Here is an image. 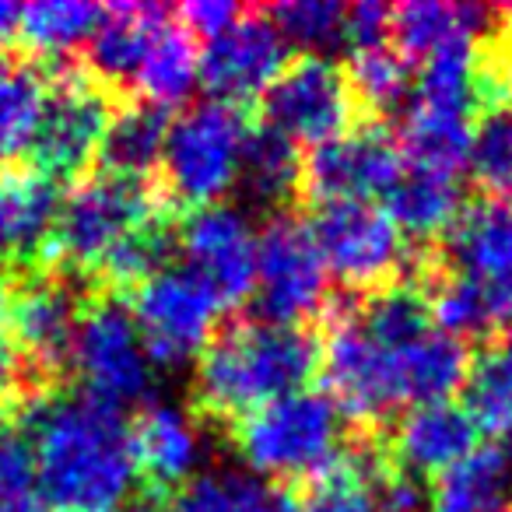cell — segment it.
<instances>
[{
    "instance_id": "cell-41",
    "label": "cell",
    "mask_w": 512,
    "mask_h": 512,
    "mask_svg": "<svg viewBox=\"0 0 512 512\" xmlns=\"http://www.w3.org/2000/svg\"><path fill=\"white\" fill-rule=\"evenodd\" d=\"M239 15H242V8H235L228 0H193V4L179 8L183 29L190 32V36L197 32V36H207V39H214L221 29H228Z\"/></svg>"
},
{
    "instance_id": "cell-21",
    "label": "cell",
    "mask_w": 512,
    "mask_h": 512,
    "mask_svg": "<svg viewBox=\"0 0 512 512\" xmlns=\"http://www.w3.org/2000/svg\"><path fill=\"white\" fill-rule=\"evenodd\" d=\"M477 425L467 407H456L449 400L439 404H418L397 421L393 449L407 474H442L453 463L474 449Z\"/></svg>"
},
{
    "instance_id": "cell-6",
    "label": "cell",
    "mask_w": 512,
    "mask_h": 512,
    "mask_svg": "<svg viewBox=\"0 0 512 512\" xmlns=\"http://www.w3.org/2000/svg\"><path fill=\"white\" fill-rule=\"evenodd\" d=\"M71 362L85 393L106 407L141 404L155 386V362L148 358L130 309L116 299L99 295L81 306L71 341Z\"/></svg>"
},
{
    "instance_id": "cell-8",
    "label": "cell",
    "mask_w": 512,
    "mask_h": 512,
    "mask_svg": "<svg viewBox=\"0 0 512 512\" xmlns=\"http://www.w3.org/2000/svg\"><path fill=\"white\" fill-rule=\"evenodd\" d=\"M309 232L323 267L351 288L390 285V274L404 264V235L369 200H323Z\"/></svg>"
},
{
    "instance_id": "cell-7",
    "label": "cell",
    "mask_w": 512,
    "mask_h": 512,
    "mask_svg": "<svg viewBox=\"0 0 512 512\" xmlns=\"http://www.w3.org/2000/svg\"><path fill=\"white\" fill-rule=\"evenodd\" d=\"M130 316L155 365L179 369L211 344L221 302L186 267H162L130 295Z\"/></svg>"
},
{
    "instance_id": "cell-20",
    "label": "cell",
    "mask_w": 512,
    "mask_h": 512,
    "mask_svg": "<svg viewBox=\"0 0 512 512\" xmlns=\"http://www.w3.org/2000/svg\"><path fill=\"white\" fill-rule=\"evenodd\" d=\"M383 351H386V362H390L397 407L439 404V400H449V393H456L467 383V372H470L467 348L456 337L442 334L439 327L414 337V341Z\"/></svg>"
},
{
    "instance_id": "cell-30",
    "label": "cell",
    "mask_w": 512,
    "mask_h": 512,
    "mask_svg": "<svg viewBox=\"0 0 512 512\" xmlns=\"http://www.w3.org/2000/svg\"><path fill=\"white\" fill-rule=\"evenodd\" d=\"M99 4H85V0H39L29 4L18 15V36L25 39L32 53L43 57H67L81 43L95 36L102 22Z\"/></svg>"
},
{
    "instance_id": "cell-22",
    "label": "cell",
    "mask_w": 512,
    "mask_h": 512,
    "mask_svg": "<svg viewBox=\"0 0 512 512\" xmlns=\"http://www.w3.org/2000/svg\"><path fill=\"white\" fill-rule=\"evenodd\" d=\"M495 11L481 4H442V0H411L393 11L390 25L397 50L404 57L425 60L453 43H477L484 32H495Z\"/></svg>"
},
{
    "instance_id": "cell-32",
    "label": "cell",
    "mask_w": 512,
    "mask_h": 512,
    "mask_svg": "<svg viewBox=\"0 0 512 512\" xmlns=\"http://www.w3.org/2000/svg\"><path fill=\"white\" fill-rule=\"evenodd\" d=\"M169 512H295L278 491L260 477L235 474V470H214V474L193 477L176 498Z\"/></svg>"
},
{
    "instance_id": "cell-2",
    "label": "cell",
    "mask_w": 512,
    "mask_h": 512,
    "mask_svg": "<svg viewBox=\"0 0 512 512\" xmlns=\"http://www.w3.org/2000/svg\"><path fill=\"white\" fill-rule=\"evenodd\" d=\"M320 348L299 327L242 320L211 337L200 351L193 400L207 418L239 421L256 407L302 390L316 372Z\"/></svg>"
},
{
    "instance_id": "cell-3",
    "label": "cell",
    "mask_w": 512,
    "mask_h": 512,
    "mask_svg": "<svg viewBox=\"0 0 512 512\" xmlns=\"http://www.w3.org/2000/svg\"><path fill=\"white\" fill-rule=\"evenodd\" d=\"M235 453L271 481H320L341 460V411L323 393L295 390L232 421Z\"/></svg>"
},
{
    "instance_id": "cell-23",
    "label": "cell",
    "mask_w": 512,
    "mask_h": 512,
    "mask_svg": "<svg viewBox=\"0 0 512 512\" xmlns=\"http://www.w3.org/2000/svg\"><path fill=\"white\" fill-rule=\"evenodd\" d=\"M432 512H512V463L505 449H470L442 470L428 495Z\"/></svg>"
},
{
    "instance_id": "cell-26",
    "label": "cell",
    "mask_w": 512,
    "mask_h": 512,
    "mask_svg": "<svg viewBox=\"0 0 512 512\" xmlns=\"http://www.w3.org/2000/svg\"><path fill=\"white\" fill-rule=\"evenodd\" d=\"M165 8L158 4H116L102 11V22L95 36L88 39V64L109 85H134L137 64L148 46L151 25L158 22Z\"/></svg>"
},
{
    "instance_id": "cell-9",
    "label": "cell",
    "mask_w": 512,
    "mask_h": 512,
    "mask_svg": "<svg viewBox=\"0 0 512 512\" xmlns=\"http://www.w3.org/2000/svg\"><path fill=\"white\" fill-rule=\"evenodd\" d=\"M256 292L260 313L271 323L299 327V320L323 313L327 267L313 232L299 218L278 214L256 239Z\"/></svg>"
},
{
    "instance_id": "cell-47",
    "label": "cell",
    "mask_w": 512,
    "mask_h": 512,
    "mask_svg": "<svg viewBox=\"0 0 512 512\" xmlns=\"http://www.w3.org/2000/svg\"><path fill=\"white\" fill-rule=\"evenodd\" d=\"M502 29H505V32H509V39H512V22H509V25H502Z\"/></svg>"
},
{
    "instance_id": "cell-43",
    "label": "cell",
    "mask_w": 512,
    "mask_h": 512,
    "mask_svg": "<svg viewBox=\"0 0 512 512\" xmlns=\"http://www.w3.org/2000/svg\"><path fill=\"white\" fill-rule=\"evenodd\" d=\"M18 15H22V8H18V4L0 0V46H8L11 36H18Z\"/></svg>"
},
{
    "instance_id": "cell-18",
    "label": "cell",
    "mask_w": 512,
    "mask_h": 512,
    "mask_svg": "<svg viewBox=\"0 0 512 512\" xmlns=\"http://www.w3.org/2000/svg\"><path fill=\"white\" fill-rule=\"evenodd\" d=\"M57 179L39 169H0V260L15 274L36 271L53 249L60 218Z\"/></svg>"
},
{
    "instance_id": "cell-45",
    "label": "cell",
    "mask_w": 512,
    "mask_h": 512,
    "mask_svg": "<svg viewBox=\"0 0 512 512\" xmlns=\"http://www.w3.org/2000/svg\"><path fill=\"white\" fill-rule=\"evenodd\" d=\"M109 512H155V509H148V505H116Z\"/></svg>"
},
{
    "instance_id": "cell-1",
    "label": "cell",
    "mask_w": 512,
    "mask_h": 512,
    "mask_svg": "<svg viewBox=\"0 0 512 512\" xmlns=\"http://www.w3.org/2000/svg\"><path fill=\"white\" fill-rule=\"evenodd\" d=\"M25 439L43 495L64 512H109L137 477L130 428L88 393H43L25 404Z\"/></svg>"
},
{
    "instance_id": "cell-12",
    "label": "cell",
    "mask_w": 512,
    "mask_h": 512,
    "mask_svg": "<svg viewBox=\"0 0 512 512\" xmlns=\"http://www.w3.org/2000/svg\"><path fill=\"white\" fill-rule=\"evenodd\" d=\"M0 313L11 344L29 369H36L43 379H53L64 369L81 316V302L67 281L43 271L22 274Z\"/></svg>"
},
{
    "instance_id": "cell-39",
    "label": "cell",
    "mask_w": 512,
    "mask_h": 512,
    "mask_svg": "<svg viewBox=\"0 0 512 512\" xmlns=\"http://www.w3.org/2000/svg\"><path fill=\"white\" fill-rule=\"evenodd\" d=\"M390 18H393V11L386 8V4H376V0L351 4L348 18H344V43H348L351 50L383 43L386 32H390Z\"/></svg>"
},
{
    "instance_id": "cell-36",
    "label": "cell",
    "mask_w": 512,
    "mask_h": 512,
    "mask_svg": "<svg viewBox=\"0 0 512 512\" xmlns=\"http://www.w3.org/2000/svg\"><path fill=\"white\" fill-rule=\"evenodd\" d=\"M344 78L351 85V95H358L365 106L379 109V113L397 109L411 92V67L390 39L351 50V64Z\"/></svg>"
},
{
    "instance_id": "cell-35",
    "label": "cell",
    "mask_w": 512,
    "mask_h": 512,
    "mask_svg": "<svg viewBox=\"0 0 512 512\" xmlns=\"http://www.w3.org/2000/svg\"><path fill=\"white\" fill-rule=\"evenodd\" d=\"M467 414L477 432L512 435V337L488 348L467 372Z\"/></svg>"
},
{
    "instance_id": "cell-44",
    "label": "cell",
    "mask_w": 512,
    "mask_h": 512,
    "mask_svg": "<svg viewBox=\"0 0 512 512\" xmlns=\"http://www.w3.org/2000/svg\"><path fill=\"white\" fill-rule=\"evenodd\" d=\"M0 512H50V509L39 505V502H32V498H15V502L0 505Z\"/></svg>"
},
{
    "instance_id": "cell-13",
    "label": "cell",
    "mask_w": 512,
    "mask_h": 512,
    "mask_svg": "<svg viewBox=\"0 0 512 512\" xmlns=\"http://www.w3.org/2000/svg\"><path fill=\"white\" fill-rule=\"evenodd\" d=\"M186 271L197 274L221 306H239L256 292V235L239 207H197L179 228Z\"/></svg>"
},
{
    "instance_id": "cell-34",
    "label": "cell",
    "mask_w": 512,
    "mask_h": 512,
    "mask_svg": "<svg viewBox=\"0 0 512 512\" xmlns=\"http://www.w3.org/2000/svg\"><path fill=\"white\" fill-rule=\"evenodd\" d=\"M46 106V85L36 67L0 64V165L32 144Z\"/></svg>"
},
{
    "instance_id": "cell-29",
    "label": "cell",
    "mask_w": 512,
    "mask_h": 512,
    "mask_svg": "<svg viewBox=\"0 0 512 512\" xmlns=\"http://www.w3.org/2000/svg\"><path fill=\"white\" fill-rule=\"evenodd\" d=\"M470 130H474V123H470L467 113H449V109L411 102L404 120L407 158H411L414 169L456 176V169L467 162Z\"/></svg>"
},
{
    "instance_id": "cell-24",
    "label": "cell",
    "mask_w": 512,
    "mask_h": 512,
    "mask_svg": "<svg viewBox=\"0 0 512 512\" xmlns=\"http://www.w3.org/2000/svg\"><path fill=\"white\" fill-rule=\"evenodd\" d=\"M200 78V53L193 46V36L179 22H172L169 11L158 15V22L151 25L148 46L144 57L137 64L134 88L155 106H172L183 102L193 92Z\"/></svg>"
},
{
    "instance_id": "cell-31",
    "label": "cell",
    "mask_w": 512,
    "mask_h": 512,
    "mask_svg": "<svg viewBox=\"0 0 512 512\" xmlns=\"http://www.w3.org/2000/svg\"><path fill=\"white\" fill-rule=\"evenodd\" d=\"M239 179L260 204H285L302 186L299 148L288 137H281L278 130L267 127V123L249 130L246 148H242Z\"/></svg>"
},
{
    "instance_id": "cell-37",
    "label": "cell",
    "mask_w": 512,
    "mask_h": 512,
    "mask_svg": "<svg viewBox=\"0 0 512 512\" xmlns=\"http://www.w3.org/2000/svg\"><path fill=\"white\" fill-rule=\"evenodd\" d=\"M267 18L274 22V29L281 32L285 43L302 46L309 57H320L334 43H344L348 8L337 4V0H288V4L271 8Z\"/></svg>"
},
{
    "instance_id": "cell-27",
    "label": "cell",
    "mask_w": 512,
    "mask_h": 512,
    "mask_svg": "<svg viewBox=\"0 0 512 512\" xmlns=\"http://www.w3.org/2000/svg\"><path fill=\"white\" fill-rule=\"evenodd\" d=\"M165 137H169V113L155 102H127L116 109L99 144V158L106 172L144 179V172L162 162Z\"/></svg>"
},
{
    "instance_id": "cell-38",
    "label": "cell",
    "mask_w": 512,
    "mask_h": 512,
    "mask_svg": "<svg viewBox=\"0 0 512 512\" xmlns=\"http://www.w3.org/2000/svg\"><path fill=\"white\" fill-rule=\"evenodd\" d=\"M32 477V449L25 439V428L11 421V414L0 407V505L25 498Z\"/></svg>"
},
{
    "instance_id": "cell-16",
    "label": "cell",
    "mask_w": 512,
    "mask_h": 512,
    "mask_svg": "<svg viewBox=\"0 0 512 512\" xmlns=\"http://www.w3.org/2000/svg\"><path fill=\"white\" fill-rule=\"evenodd\" d=\"M288 43L260 11H242L228 29L207 39L200 53V78L218 102H249L264 95L285 71Z\"/></svg>"
},
{
    "instance_id": "cell-10",
    "label": "cell",
    "mask_w": 512,
    "mask_h": 512,
    "mask_svg": "<svg viewBox=\"0 0 512 512\" xmlns=\"http://www.w3.org/2000/svg\"><path fill=\"white\" fill-rule=\"evenodd\" d=\"M355 95L344 71L327 57H299L264 92L267 127L292 144H327L344 134Z\"/></svg>"
},
{
    "instance_id": "cell-5",
    "label": "cell",
    "mask_w": 512,
    "mask_h": 512,
    "mask_svg": "<svg viewBox=\"0 0 512 512\" xmlns=\"http://www.w3.org/2000/svg\"><path fill=\"white\" fill-rule=\"evenodd\" d=\"M249 123L239 106L207 99L190 106L176 123H169L162 165L169 190L179 200L211 207L235 183L242 169Z\"/></svg>"
},
{
    "instance_id": "cell-46",
    "label": "cell",
    "mask_w": 512,
    "mask_h": 512,
    "mask_svg": "<svg viewBox=\"0 0 512 512\" xmlns=\"http://www.w3.org/2000/svg\"><path fill=\"white\" fill-rule=\"evenodd\" d=\"M505 439H509V442H505L502 449H505V456H509V463H512V435H505Z\"/></svg>"
},
{
    "instance_id": "cell-11",
    "label": "cell",
    "mask_w": 512,
    "mask_h": 512,
    "mask_svg": "<svg viewBox=\"0 0 512 512\" xmlns=\"http://www.w3.org/2000/svg\"><path fill=\"white\" fill-rule=\"evenodd\" d=\"M109 120H113V102L102 81L81 71H64L53 92H46L43 116L32 137L36 169L50 179L81 172L99 155Z\"/></svg>"
},
{
    "instance_id": "cell-28",
    "label": "cell",
    "mask_w": 512,
    "mask_h": 512,
    "mask_svg": "<svg viewBox=\"0 0 512 512\" xmlns=\"http://www.w3.org/2000/svg\"><path fill=\"white\" fill-rule=\"evenodd\" d=\"M386 470L383 456L372 442L348 446L334 470L313 481L309 495L295 512H383L376 498V477Z\"/></svg>"
},
{
    "instance_id": "cell-40",
    "label": "cell",
    "mask_w": 512,
    "mask_h": 512,
    "mask_svg": "<svg viewBox=\"0 0 512 512\" xmlns=\"http://www.w3.org/2000/svg\"><path fill=\"white\" fill-rule=\"evenodd\" d=\"M376 498L383 512H425L428 505L425 488H421L418 477L404 474V470L397 474L390 467L376 477Z\"/></svg>"
},
{
    "instance_id": "cell-19",
    "label": "cell",
    "mask_w": 512,
    "mask_h": 512,
    "mask_svg": "<svg viewBox=\"0 0 512 512\" xmlns=\"http://www.w3.org/2000/svg\"><path fill=\"white\" fill-rule=\"evenodd\" d=\"M134 446L137 474L148 481L155 495L176 491L204 460V439L200 428L183 407L155 404L137 418V428L130 432Z\"/></svg>"
},
{
    "instance_id": "cell-33",
    "label": "cell",
    "mask_w": 512,
    "mask_h": 512,
    "mask_svg": "<svg viewBox=\"0 0 512 512\" xmlns=\"http://www.w3.org/2000/svg\"><path fill=\"white\" fill-rule=\"evenodd\" d=\"M467 165L488 200H512V99L488 102L477 116Z\"/></svg>"
},
{
    "instance_id": "cell-25",
    "label": "cell",
    "mask_w": 512,
    "mask_h": 512,
    "mask_svg": "<svg viewBox=\"0 0 512 512\" xmlns=\"http://www.w3.org/2000/svg\"><path fill=\"white\" fill-rule=\"evenodd\" d=\"M386 214L400 235H414V239H435V235L449 232L456 218L463 214V197L456 176L446 172H428L407 165L400 179L386 193Z\"/></svg>"
},
{
    "instance_id": "cell-4",
    "label": "cell",
    "mask_w": 512,
    "mask_h": 512,
    "mask_svg": "<svg viewBox=\"0 0 512 512\" xmlns=\"http://www.w3.org/2000/svg\"><path fill=\"white\" fill-rule=\"evenodd\" d=\"M169 218L155 186L134 176L99 172L88 176L60 204L53 249L74 271L99 274L109 256L141 228Z\"/></svg>"
},
{
    "instance_id": "cell-15",
    "label": "cell",
    "mask_w": 512,
    "mask_h": 512,
    "mask_svg": "<svg viewBox=\"0 0 512 512\" xmlns=\"http://www.w3.org/2000/svg\"><path fill=\"white\" fill-rule=\"evenodd\" d=\"M323 379L334 393V407L358 425L379 421L397 411L393 379L386 351L358 327L351 302H337L327 316V344H323Z\"/></svg>"
},
{
    "instance_id": "cell-42",
    "label": "cell",
    "mask_w": 512,
    "mask_h": 512,
    "mask_svg": "<svg viewBox=\"0 0 512 512\" xmlns=\"http://www.w3.org/2000/svg\"><path fill=\"white\" fill-rule=\"evenodd\" d=\"M22 365H25L22 355H18L8 330H4V323H0V400H8L18 393V386H22V379H25Z\"/></svg>"
},
{
    "instance_id": "cell-14",
    "label": "cell",
    "mask_w": 512,
    "mask_h": 512,
    "mask_svg": "<svg viewBox=\"0 0 512 512\" xmlns=\"http://www.w3.org/2000/svg\"><path fill=\"white\" fill-rule=\"evenodd\" d=\"M449 256L456 274L481 292L491 334H512V200H481L463 211Z\"/></svg>"
},
{
    "instance_id": "cell-17",
    "label": "cell",
    "mask_w": 512,
    "mask_h": 512,
    "mask_svg": "<svg viewBox=\"0 0 512 512\" xmlns=\"http://www.w3.org/2000/svg\"><path fill=\"white\" fill-rule=\"evenodd\" d=\"M400 172L404 155L390 130L358 127L320 144L302 165V183L320 200H369L376 193H390Z\"/></svg>"
}]
</instances>
